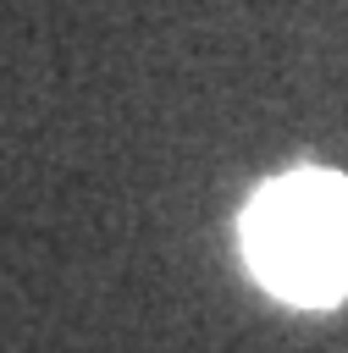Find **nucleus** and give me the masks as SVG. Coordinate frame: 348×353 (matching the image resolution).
<instances>
[{
    "mask_svg": "<svg viewBox=\"0 0 348 353\" xmlns=\"http://www.w3.org/2000/svg\"><path fill=\"white\" fill-rule=\"evenodd\" d=\"M254 276L293 303H331L348 292V182L304 171L271 182L243 215Z\"/></svg>",
    "mask_w": 348,
    "mask_h": 353,
    "instance_id": "obj_1",
    "label": "nucleus"
}]
</instances>
